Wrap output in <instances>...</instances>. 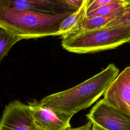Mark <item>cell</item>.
<instances>
[{
  "label": "cell",
  "instance_id": "18",
  "mask_svg": "<svg viewBox=\"0 0 130 130\" xmlns=\"http://www.w3.org/2000/svg\"><path fill=\"white\" fill-rule=\"evenodd\" d=\"M68 130H78V129L77 127H76V128H70L68 129Z\"/></svg>",
  "mask_w": 130,
  "mask_h": 130
},
{
  "label": "cell",
  "instance_id": "9",
  "mask_svg": "<svg viewBox=\"0 0 130 130\" xmlns=\"http://www.w3.org/2000/svg\"><path fill=\"white\" fill-rule=\"evenodd\" d=\"M87 15V4L84 3L78 9L73 12L60 23L59 32L61 37L73 32L83 25Z\"/></svg>",
  "mask_w": 130,
  "mask_h": 130
},
{
  "label": "cell",
  "instance_id": "17",
  "mask_svg": "<svg viewBox=\"0 0 130 130\" xmlns=\"http://www.w3.org/2000/svg\"><path fill=\"white\" fill-rule=\"evenodd\" d=\"M122 2L126 7L130 6V0H122Z\"/></svg>",
  "mask_w": 130,
  "mask_h": 130
},
{
  "label": "cell",
  "instance_id": "1",
  "mask_svg": "<svg viewBox=\"0 0 130 130\" xmlns=\"http://www.w3.org/2000/svg\"><path fill=\"white\" fill-rule=\"evenodd\" d=\"M119 74L113 63L79 84L68 89L45 96L40 104L73 116L96 102L108 88Z\"/></svg>",
  "mask_w": 130,
  "mask_h": 130
},
{
  "label": "cell",
  "instance_id": "16",
  "mask_svg": "<svg viewBox=\"0 0 130 130\" xmlns=\"http://www.w3.org/2000/svg\"><path fill=\"white\" fill-rule=\"evenodd\" d=\"M77 128L78 130H106L89 120L87 123L82 126L77 127Z\"/></svg>",
  "mask_w": 130,
  "mask_h": 130
},
{
  "label": "cell",
  "instance_id": "11",
  "mask_svg": "<svg viewBox=\"0 0 130 130\" xmlns=\"http://www.w3.org/2000/svg\"><path fill=\"white\" fill-rule=\"evenodd\" d=\"M22 40L20 37L0 27V60L6 56L13 45Z\"/></svg>",
  "mask_w": 130,
  "mask_h": 130
},
{
  "label": "cell",
  "instance_id": "13",
  "mask_svg": "<svg viewBox=\"0 0 130 130\" xmlns=\"http://www.w3.org/2000/svg\"><path fill=\"white\" fill-rule=\"evenodd\" d=\"M114 26L130 27V6L125 7L123 13L118 18L110 22L105 26Z\"/></svg>",
  "mask_w": 130,
  "mask_h": 130
},
{
  "label": "cell",
  "instance_id": "7",
  "mask_svg": "<svg viewBox=\"0 0 130 130\" xmlns=\"http://www.w3.org/2000/svg\"><path fill=\"white\" fill-rule=\"evenodd\" d=\"M103 95L106 102L130 118V66L118 75Z\"/></svg>",
  "mask_w": 130,
  "mask_h": 130
},
{
  "label": "cell",
  "instance_id": "5",
  "mask_svg": "<svg viewBox=\"0 0 130 130\" xmlns=\"http://www.w3.org/2000/svg\"><path fill=\"white\" fill-rule=\"evenodd\" d=\"M37 127L41 130H68L73 116L42 106L39 101L28 103Z\"/></svg>",
  "mask_w": 130,
  "mask_h": 130
},
{
  "label": "cell",
  "instance_id": "10",
  "mask_svg": "<svg viewBox=\"0 0 130 130\" xmlns=\"http://www.w3.org/2000/svg\"><path fill=\"white\" fill-rule=\"evenodd\" d=\"M125 7L114 13L106 16H98L85 18L82 28L84 30H91L105 26L109 23L118 18L123 12Z\"/></svg>",
  "mask_w": 130,
  "mask_h": 130
},
{
  "label": "cell",
  "instance_id": "21",
  "mask_svg": "<svg viewBox=\"0 0 130 130\" xmlns=\"http://www.w3.org/2000/svg\"><path fill=\"white\" fill-rule=\"evenodd\" d=\"M129 45H130V42H129Z\"/></svg>",
  "mask_w": 130,
  "mask_h": 130
},
{
  "label": "cell",
  "instance_id": "6",
  "mask_svg": "<svg viewBox=\"0 0 130 130\" xmlns=\"http://www.w3.org/2000/svg\"><path fill=\"white\" fill-rule=\"evenodd\" d=\"M36 128L28 104L14 100L6 106L1 120L0 130H35Z\"/></svg>",
  "mask_w": 130,
  "mask_h": 130
},
{
  "label": "cell",
  "instance_id": "2",
  "mask_svg": "<svg viewBox=\"0 0 130 130\" xmlns=\"http://www.w3.org/2000/svg\"><path fill=\"white\" fill-rule=\"evenodd\" d=\"M72 12L43 13L17 9L0 4V27L22 39L60 36V23Z\"/></svg>",
  "mask_w": 130,
  "mask_h": 130
},
{
  "label": "cell",
  "instance_id": "3",
  "mask_svg": "<svg viewBox=\"0 0 130 130\" xmlns=\"http://www.w3.org/2000/svg\"><path fill=\"white\" fill-rule=\"evenodd\" d=\"M61 46L67 51L90 53L116 48L130 42L129 26H105L91 30L82 27L62 37Z\"/></svg>",
  "mask_w": 130,
  "mask_h": 130
},
{
  "label": "cell",
  "instance_id": "22",
  "mask_svg": "<svg viewBox=\"0 0 130 130\" xmlns=\"http://www.w3.org/2000/svg\"><path fill=\"white\" fill-rule=\"evenodd\" d=\"M129 66H130V64H129Z\"/></svg>",
  "mask_w": 130,
  "mask_h": 130
},
{
  "label": "cell",
  "instance_id": "15",
  "mask_svg": "<svg viewBox=\"0 0 130 130\" xmlns=\"http://www.w3.org/2000/svg\"><path fill=\"white\" fill-rule=\"evenodd\" d=\"M59 1L75 11L80 8L84 3H86L85 0H59Z\"/></svg>",
  "mask_w": 130,
  "mask_h": 130
},
{
  "label": "cell",
  "instance_id": "19",
  "mask_svg": "<svg viewBox=\"0 0 130 130\" xmlns=\"http://www.w3.org/2000/svg\"><path fill=\"white\" fill-rule=\"evenodd\" d=\"M88 1H89V0H85V2H86V4H87V2H88Z\"/></svg>",
  "mask_w": 130,
  "mask_h": 130
},
{
  "label": "cell",
  "instance_id": "20",
  "mask_svg": "<svg viewBox=\"0 0 130 130\" xmlns=\"http://www.w3.org/2000/svg\"><path fill=\"white\" fill-rule=\"evenodd\" d=\"M35 130H41V129H39V128H38L37 127V128H36Z\"/></svg>",
  "mask_w": 130,
  "mask_h": 130
},
{
  "label": "cell",
  "instance_id": "12",
  "mask_svg": "<svg viewBox=\"0 0 130 130\" xmlns=\"http://www.w3.org/2000/svg\"><path fill=\"white\" fill-rule=\"evenodd\" d=\"M125 7H126V6L122 1L113 2L104 5L93 10L87 12L86 18L110 15Z\"/></svg>",
  "mask_w": 130,
  "mask_h": 130
},
{
  "label": "cell",
  "instance_id": "4",
  "mask_svg": "<svg viewBox=\"0 0 130 130\" xmlns=\"http://www.w3.org/2000/svg\"><path fill=\"white\" fill-rule=\"evenodd\" d=\"M86 116L88 120L106 130H130V118L103 99Z\"/></svg>",
  "mask_w": 130,
  "mask_h": 130
},
{
  "label": "cell",
  "instance_id": "8",
  "mask_svg": "<svg viewBox=\"0 0 130 130\" xmlns=\"http://www.w3.org/2000/svg\"><path fill=\"white\" fill-rule=\"evenodd\" d=\"M0 4L19 10L47 13L75 11L59 0H0Z\"/></svg>",
  "mask_w": 130,
  "mask_h": 130
},
{
  "label": "cell",
  "instance_id": "14",
  "mask_svg": "<svg viewBox=\"0 0 130 130\" xmlns=\"http://www.w3.org/2000/svg\"><path fill=\"white\" fill-rule=\"evenodd\" d=\"M118 1H122V0H89L87 3V12L104 5Z\"/></svg>",
  "mask_w": 130,
  "mask_h": 130
}]
</instances>
